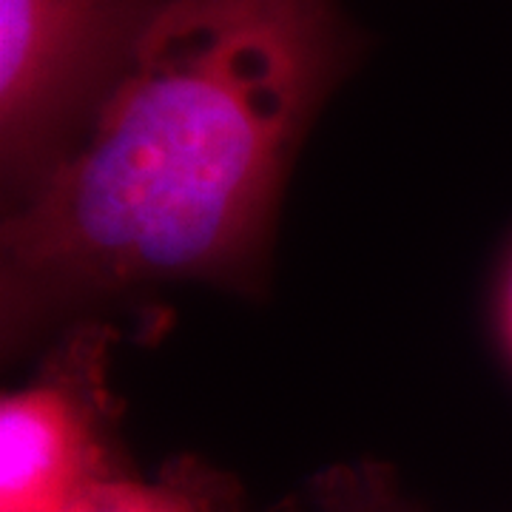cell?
Instances as JSON below:
<instances>
[{"label": "cell", "mask_w": 512, "mask_h": 512, "mask_svg": "<svg viewBox=\"0 0 512 512\" xmlns=\"http://www.w3.org/2000/svg\"><path fill=\"white\" fill-rule=\"evenodd\" d=\"M345 49L336 0H171L6 225L15 285L106 291L237 262Z\"/></svg>", "instance_id": "obj_1"}, {"label": "cell", "mask_w": 512, "mask_h": 512, "mask_svg": "<svg viewBox=\"0 0 512 512\" xmlns=\"http://www.w3.org/2000/svg\"><path fill=\"white\" fill-rule=\"evenodd\" d=\"M168 3L0 0V137L9 171H43V154L80 117L92 126Z\"/></svg>", "instance_id": "obj_2"}, {"label": "cell", "mask_w": 512, "mask_h": 512, "mask_svg": "<svg viewBox=\"0 0 512 512\" xmlns=\"http://www.w3.org/2000/svg\"><path fill=\"white\" fill-rule=\"evenodd\" d=\"M106 478L94 413L80 384L40 382L0 407V512H57Z\"/></svg>", "instance_id": "obj_3"}, {"label": "cell", "mask_w": 512, "mask_h": 512, "mask_svg": "<svg viewBox=\"0 0 512 512\" xmlns=\"http://www.w3.org/2000/svg\"><path fill=\"white\" fill-rule=\"evenodd\" d=\"M57 512H200L194 490L177 481L97 478Z\"/></svg>", "instance_id": "obj_4"}, {"label": "cell", "mask_w": 512, "mask_h": 512, "mask_svg": "<svg viewBox=\"0 0 512 512\" xmlns=\"http://www.w3.org/2000/svg\"><path fill=\"white\" fill-rule=\"evenodd\" d=\"M510 319H512V296H510Z\"/></svg>", "instance_id": "obj_5"}]
</instances>
